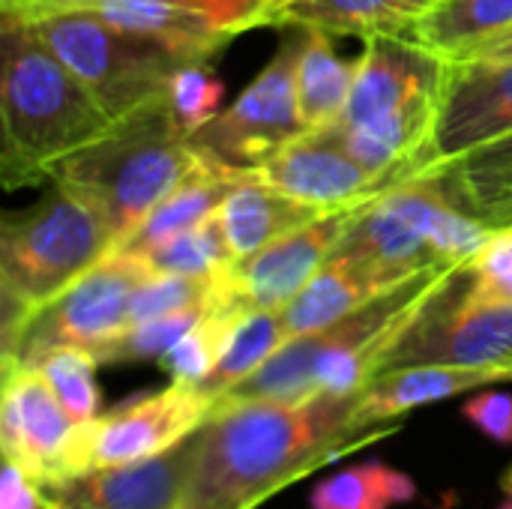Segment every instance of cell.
<instances>
[{
  "label": "cell",
  "instance_id": "obj_5",
  "mask_svg": "<svg viewBox=\"0 0 512 509\" xmlns=\"http://www.w3.org/2000/svg\"><path fill=\"white\" fill-rule=\"evenodd\" d=\"M114 237L99 207L51 183L33 207L9 213L0 225V297H3V348L21 324L111 255Z\"/></svg>",
  "mask_w": 512,
  "mask_h": 509
},
{
  "label": "cell",
  "instance_id": "obj_13",
  "mask_svg": "<svg viewBox=\"0 0 512 509\" xmlns=\"http://www.w3.org/2000/svg\"><path fill=\"white\" fill-rule=\"evenodd\" d=\"M360 207L324 213L258 252L234 258L219 270V309L237 315L282 309L342 246Z\"/></svg>",
  "mask_w": 512,
  "mask_h": 509
},
{
  "label": "cell",
  "instance_id": "obj_9",
  "mask_svg": "<svg viewBox=\"0 0 512 509\" xmlns=\"http://www.w3.org/2000/svg\"><path fill=\"white\" fill-rule=\"evenodd\" d=\"M276 0H0V15L36 21L90 12L117 27L162 39L195 60H213L237 33L264 27Z\"/></svg>",
  "mask_w": 512,
  "mask_h": 509
},
{
  "label": "cell",
  "instance_id": "obj_31",
  "mask_svg": "<svg viewBox=\"0 0 512 509\" xmlns=\"http://www.w3.org/2000/svg\"><path fill=\"white\" fill-rule=\"evenodd\" d=\"M450 177L456 195L483 216L495 201H501L512 189V135L453 162L438 168Z\"/></svg>",
  "mask_w": 512,
  "mask_h": 509
},
{
  "label": "cell",
  "instance_id": "obj_12",
  "mask_svg": "<svg viewBox=\"0 0 512 509\" xmlns=\"http://www.w3.org/2000/svg\"><path fill=\"white\" fill-rule=\"evenodd\" d=\"M501 366L512 363V306L480 297L468 267L459 264L441 291L426 303L390 354L387 369L399 366Z\"/></svg>",
  "mask_w": 512,
  "mask_h": 509
},
{
  "label": "cell",
  "instance_id": "obj_32",
  "mask_svg": "<svg viewBox=\"0 0 512 509\" xmlns=\"http://www.w3.org/2000/svg\"><path fill=\"white\" fill-rule=\"evenodd\" d=\"M42 378L51 384L63 408L78 420L90 423L99 417V384H96V357L81 348H54L33 363Z\"/></svg>",
  "mask_w": 512,
  "mask_h": 509
},
{
  "label": "cell",
  "instance_id": "obj_26",
  "mask_svg": "<svg viewBox=\"0 0 512 509\" xmlns=\"http://www.w3.org/2000/svg\"><path fill=\"white\" fill-rule=\"evenodd\" d=\"M417 498V483L381 459L360 462L315 483L309 509H393Z\"/></svg>",
  "mask_w": 512,
  "mask_h": 509
},
{
  "label": "cell",
  "instance_id": "obj_22",
  "mask_svg": "<svg viewBox=\"0 0 512 509\" xmlns=\"http://www.w3.org/2000/svg\"><path fill=\"white\" fill-rule=\"evenodd\" d=\"M324 213L327 210H315L303 201H294L291 195L261 183L258 177H246L225 195L216 210V219L222 225L231 255L246 258Z\"/></svg>",
  "mask_w": 512,
  "mask_h": 509
},
{
  "label": "cell",
  "instance_id": "obj_36",
  "mask_svg": "<svg viewBox=\"0 0 512 509\" xmlns=\"http://www.w3.org/2000/svg\"><path fill=\"white\" fill-rule=\"evenodd\" d=\"M0 509H51L45 489L18 465L3 462L0 474Z\"/></svg>",
  "mask_w": 512,
  "mask_h": 509
},
{
  "label": "cell",
  "instance_id": "obj_3",
  "mask_svg": "<svg viewBox=\"0 0 512 509\" xmlns=\"http://www.w3.org/2000/svg\"><path fill=\"white\" fill-rule=\"evenodd\" d=\"M0 51V180L12 192L51 183L114 120L30 24L0 15Z\"/></svg>",
  "mask_w": 512,
  "mask_h": 509
},
{
  "label": "cell",
  "instance_id": "obj_28",
  "mask_svg": "<svg viewBox=\"0 0 512 509\" xmlns=\"http://www.w3.org/2000/svg\"><path fill=\"white\" fill-rule=\"evenodd\" d=\"M129 255H138L150 273H168V276H213L234 261L216 213L153 249L129 252Z\"/></svg>",
  "mask_w": 512,
  "mask_h": 509
},
{
  "label": "cell",
  "instance_id": "obj_27",
  "mask_svg": "<svg viewBox=\"0 0 512 509\" xmlns=\"http://www.w3.org/2000/svg\"><path fill=\"white\" fill-rule=\"evenodd\" d=\"M288 327L282 321L279 309H264V312H249L237 321L222 360L210 372V378L201 384L204 393L213 396V402L228 393L231 387L243 384L249 375H255L285 342H288Z\"/></svg>",
  "mask_w": 512,
  "mask_h": 509
},
{
  "label": "cell",
  "instance_id": "obj_24",
  "mask_svg": "<svg viewBox=\"0 0 512 509\" xmlns=\"http://www.w3.org/2000/svg\"><path fill=\"white\" fill-rule=\"evenodd\" d=\"M330 39L321 30H306L303 36L297 57V111L303 132L339 126L354 87L357 60H342Z\"/></svg>",
  "mask_w": 512,
  "mask_h": 509
},
{
  "label": "cell",
  "instance_id": "obj_19",
  "mask_svg": "<svg viewBox=\"0 0 512 509\" xmlns=\"http://www.w3.org/2000/svg\"><path fill=\"white\" fill-rule=\"evenodd\" d=\"M512 381V363L501 366H399L381 372L369 381L354 402V426L360 432H372L381 426H393L399 417L444 399H456L465 393H477L483 387Z\"/></svg>",
  "mask_w": 512,
  "mask_h": 509
},
{
  "label": "cell",
  "instance_id": "obj_30",
  "mask_svg": "<svg viewBox=\"0 0 512 509\" xmlns=\"http://www.w3.org/2000/svg\"><path fill=\"white\" fill-rule=\"evenodd\" d=\"M219 309L216 303H195L141 324H132L117 342H111L96 360L99 366H117V363H141V360H162L207 312Z\"/></svg>",
  "mask_w": 512,
  "mask_h": 509
},
{
  "label": "cell",
  "instance_id": "obj_6",
  "mask_svg": "<svg viewBox=\"0 0 512 509\" xmlns=\"http://www.w3.org/2000/svg\"><path fill=\"white\" fill-rule=\"evenodd\" d=\"M492 225L453 189L444 171L414 174L366 201L336 252L402 282L435 264H465Z\"/></svg>",
  "mask_w": 512,
  "mask_h": 509
},
{
  "label": "cell",
  "instance_id": "obj_16",
  "mask_svg": "<svg viewBox=\"0 0 512 509\" xmlns=\"http://www.w3.org/2000/svg\"><path fill=\"white\" fill-rule=\"evenodd\" d=\"M252 177L327 213L366 204L390 189L351 156L339 126L300 132L258 165Z\"/></svg>",
  "mask_w": 512,
  "mask_h": 509
},
{
  "label": "cell",
  "instance_id": "obj_18",
  "mask_svg": "<svg viewBox=\"0 0 512 509\" xmlns=\"http://www.w3.org/2000/svg\"><path fill=\"white\" fill-rule=\"evenodd\" d=\"M189 471L192 438L141 462L90 468L45 495L51 509H183Z\"/></svg>",
  "mask_w": 512,
  "mask_h": 509
},
{
  "label": "cell",
  "instance_id": "obj_15",
  "mask_svg": "<svg viewBox=\"0 0 512 509\" xmlns=\"http://www.w3.org/2000/svg\"><path fill=\"white\" fill-rule=\"evenodd\" d=\"M213 414V396L198 384L171 381L90 420V468L129 465L189 441Z\"/></svg>",
  "mask_w": 512,
  "mask_h": 509
},
{
  "label": "cell",
  "instance_id": "obj_14",
  "mask_svg": "<svg viewBox=\"0 0 512 509\" xmlns=\"http://www.w3.org/2000/svg\"><path fill=\"white\" fill-rule=\"evenodd\" d=\"M512 135V60H447L423 171L453 165Z\"/></svg>",
  "mask_w": 512,
  "mask_h": 509
},
{
  "label": "cell",
  "instance_id": "obj_40",
  "mask_svg": "<svg viewBox=\"0 0 512 509\" xmlns=\"http://www.w3.org/2000/svg\"><path fill=\"white\" fill-rule=\"evenodd\" d=\"M498 509H512V495H510V501H507V504H501Z\"/></svg>",
  "mask_w": 512,
  "mask_h": 509
},
{
  "label": "cell",
  "instance_id": "obj_38",
  "mask_svg": "<svg viewBox=\"0 0 512 509\" xmlns=\"http://www.w3.org/2000/svg\"><path fill=\"white\" fill-rule=\"evenodd\" d=\"M483 219H486L492 228H498V225H512V189L501 198V201H495V204L483 213Z\"/></svg>",
  "mask_w": 512,
  "mask_h": 509
},
{
  "label": "cell",
  "instance_id": "obj_11",
  "mask_svg": "<svg viewBox=\"0 0 512 509\" xmlns=\"http://www.w3.org/2000/svg\"><path fill=\"white\" fill-rule=\"evenodd\" d=\"M306 30L294 27L255 81L192 135V147L225 168L252 174L303 132L297 111V57Z\"/></svg>",
  "mask_w": 512,
  "mask_h": 509
},
{
  "label": "cell",
  "instance_id": "obj_20",
  "mask_svg": "<svg viewBox=\"0 0 512 509\" xmlns=\"http://www.w3.org/2000/svg\"><path fill=\"white\" fill-rule=\"evenodd\" d=\"M411 279V276H408ZM405 282V279H402ZM399 282L381 273L378 267L351 258L345 252H333L327 264L303 285L297 297H291L279 312L288 327V336H303L312 330H321L360 306L372 303L384 291L396 288Z\"/></svg>",
  "mask_w": 512,
  "mask_h": 509
},
{
  "label": "cell",
  "instance_id": "obj_8",
  "mask_svg": "<svg viewBox=\"0 0 512 509\" xmlns=\"http://www.w3.org/2000/svg\"><path fill=\"white\" fill-rule=\"evenodd\" d=\"M147 276L153 273L138 255H105L63 294L36 309L0 351V360H21L33 366L54 348H81L99 357L132 327V297Z\"/></svg>",
  "mask_w": 512,
  "mask_h": 509
},
{
  "label": "cell",
  "instance_id": "obj_10",
  "mask_svg": "<svg viewBox=\"0 0 512 509\" xmlns=\"http://www.w3.org/2000/svg\"><path fill=\"white\" fill-rule=\"evenodd\" d=\"M0 453L42 489L90 471V423H78L42 372L21 360H0Z\"/></svg>",
  "mask_w": 512,
  "mask_h": 509
},
{
  "label": "cell",
  "instance_id": "obj_17",
  "mask_svg": "<svg viewBox=\"0 0 512 509\" xmlns=\"http://www.w3.org/2000/svg\"><path fill=\"white\" fill-rule=\"evenodd\" d=\"M447 57L408 33H378L357 57L354 87L339 126H357L417 99L441 93Z\"/></svg>",
  "mask_w": 512,
  "mask_h": 509
},
{
  "label": "cell",
  "instance_id": "obj_25",
  "mask_svg": "<svg viewBox=\"0 0 512 509\" xmlns=\"http://www.w3.org/2000/svg\"><path fill=\"white\" fill-rule=\"evenodd\" d=\"M512 24V0H435L411 36L435 54L456 60Z\"/></svg>",
  "mask_w": 512,
  "mask_h": 509
},
{
  "label": "cell",
  "instance_id": "obj_23",
  "mask_svg": "<svg viewBox=\"0 0 512 509\" xmlns=\"http://www.w3.org/2000/svg\"><path fill=\"white\" fill-rule=\"evenodd\" d=\"M246 177H252V174L216 165L201 156L198 165L147 213V219L114 252H144V249H153V246L177 237L180 231L204 222L207 216H213L219 210L225 195Z\"/></svg>",
  "mask_w": 512,
  "mask_h": 509
},
{
  "label": "cell",
  "instance_id": "obj_34",
  "mask_svg": "<svg viewBox=\"0 0 512 509\" xmlns=\"http://www.w3.org/2000/svg\"><path fill=\"white\" fill-rule=\"evenodd\" d=\"M471 288L495 303L512 306V225L489 231L483 246L465 261Z\"/></svg>",
  "mask_w": 512,
  "mask_h": 509
},
{
  "label": "cell",
  "instance_id": "obj_39",
  "mask_svg": "<svg viewBox=\"0 0 512 509\" xmlns=\"http://www.w3.org/2000/svg\"><path fill=\"white\" fill-rule=\"evenodd\" d=\"M501 489H504L507 495H512V465H510V471L504 474V480H501Z\"/></svg>",
  "mask_w": 512,
  "mask_h": 509
},
{
  "label": "cell",
  "instance_id": "obj_21",
  "mask_svg": "<svg viewBox=\"0 0 512 509\" xmlns=\"http://www.w3.org/2000/svg\"><path fill=\"white\" fill-rule=\"evenodd\" d=\"M435 0H276L267 24L321 30L327 36L411 33Z\"/></svg>",
  "mask_w": 512,
  "mask_h": 509
},
{
  "label": "cell",
  "instance_id": "obj_7",
  "mask_svg": "<svg viewBox=\"0 0 512 509\" xmlns=\"http://www.w3.org/2000/svg\"><path fill=\"white\" fill-rule=\"evenodd\" d=\"M24 24L69 66L111 120L168 96L174 72L195 60L162 39L90 12H57Z\"/></svg>",
  "mask_w": 512,
  "mask_h": 509
},
{
  "label": "cell",
  "instance_id": "obj_2",
  "mask_svg": "<svg viewBox=\"0 0 512 509\" xmlns=\"http://www.w3.org/2000/svg\"><path fill=\"white\" fill-rule=\"evenodd\" d=\"M456 267L459 264L426 267L357 312L321 330L288 339L255 375L222 393L213 402V411L243 402H300L318 393H360L384 372L405 330L417 321Z\"/></svg>",
  "mask_w": 512,
  "mask_h": 509
},
{
  "label": "cell",
  "instance_id": "obj_37",
  "mask_svg": "<svg viewBox=\"0 0 512 509\" xmlns=\"http://www.w3.org/2000/svg\"><path fill=\"white\" fill-rule=\"evenodd\" d=\"M456 60H512V24L504 27L501 33L483 39L480 45H474L471 51H465Z\"/></svg>",
  "mask_w": 512,
  "mask_h": 509
},
{
  "label": "cell",
  "instance_id": "obj_29",
  "mask_svg": "<svg viewBox=\"0 0 512 509\" xmlns=\"http://www.w3.org/2000/svg\"><path fill=\"white\" fill-rule=\"evenodd\" d=\"M243 315L228 312V309H213L207 312L159 363L177 384H204L216 363L222 360V351Z\"/></svg>",
  "mask_w": 512,
  "mask_h": 509
},
{
  "label": "cell",
  "instance_id": "obj_33",
  "mask_svg": "<svg viewBox=\"0 0 512 509\" xmlns=\"http://www.w3.org/2000/svg\"><path fill=\"white\" fill-rule=\"evenodd\" d=\"M222 99H225V84L210 69V60L183 63L168 84V102L186 135L204 129L222 111Z\"/></svg>",
  "mask_w": 512,
  "mask_h": 509
},
{
  "label": "cell",
  "instance_id": "obj_35",
  "mask_svg": "<svg viewBox=\"0 0 512 509\" xmlns=\"http://www.w3.org/2000/svg\"><path fill=\"white\" fill-rule=\"evenodd\" d=\"M462 417L489 441L512 447V393L483 387L462 405Z\"/></svg>",
  "mask_w": 512,
  "mask_h": 509
},
{
  "label": "cell",
  "instance_id": "obj_4",
  "mask_svg": "<svg viewBox=\"0 0 512 509\" xmlns=\"http://www.w3.org/2000/svg\"><path fill=\"white\" fill-rule=\"evenodd\" d=\"M198 159L192 135L180 126L168 96H162L114 120L102 138L66 159L51 183L87 195L105 216L114 249H120Z\"/></svg>",
  "mask_w": 512,
  "mask_h": 509
},
{
  "label": "cell",
  "instance_id": "obj_1",
  "mask_svg": "<svg viewBox=\"0 0 512 509\" xmlns=\"http://www.w3.org/2000/svg\"><path fill=\"white\" fill-rule=\"evenodd\" d=\"M354 396L318 393L300 402H243L216 408L192 435L183 509H255L312 471L384 441L402 423L360 432Z\"/></svg>",
  "mask_w": 512,
  "mask_h": 509
}]
</instances>
